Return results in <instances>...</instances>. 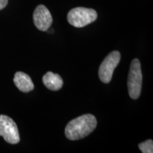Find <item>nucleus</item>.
I'll use <instances>...</instances> for the list:
<instances>
[{"label": "nucleus", "mask_w": 153, "mask_h": 153, "mask_svg": "<svg viewBox=\"0 0 153 153\" xmlns=\"http://www.w3.org/2000/svg\"><path fill=\"white\" fill-rule=\"evenodd\" d=\"M138 148L143 153L153 152V141L152 140H148L145 142L140 143Z\"/></svg>", "instance_id": "obj_9"}, {"label": "nucleus", "mask_w": 153, "mask_h": 153, "mask_svg": "<svg viewBox=\"0 0 153 153\" xmlns=\"http://www.w3.org/2000/svg\"><path fill=\"white\" fill-rule=\"evenodd\" d=\"M14 82L19 90L27 93L34 89V85L31 79L27 74L23 72H16L14 78Z\"/></svg>", "instance_id": "obj_7"}, {"label": "nucleus", "mask_w": 153, "mask_h": 153, "mask_svg": "<svg viewBox=\"0 0 153 153\" xmlns=\"http://www.w3.org/2000/svg\"><path fill=\"white\" fill-rule=\"evenodd\" d=\"M97 19V13L92 9L76 7L69 11L68 21L72 26L82 28L94 22Z\"/></svg>", "instance_id": "obj_3"}, {"label": "nucleus", "mask_w": 153, "mask_h": 153, "mask_svg": "<svg viewBox=\"0 0 153 153\" xmlns=\"http://www.w3.org/2000/svg\"><path fill=\"white\" fill-rule=\"evenodd\" d=\"M43 82L48 89L52 91H57L62 88L63 80L58 74L48 72L43 76Z\"/></svg>", "instance_id": "obj_8"}, {"label": "nucleus", "mask_w": 153, "mask_h": 153, "mask_svg": "<svg viewBox=\"0 0 153 153\" xmlns=\"http://www.w3.org/2000/svg\"><path fill=\"white\" fill-rule=\"evenodd\" d=\"M8 4V0H0V10L4 9Z\"/></svg>", "instance_id": "obj_10"}, {"label": "nucleus", "mask_w": 153, "mask_h": 153, "mask_svg": "<svg viewBox=\"0 0 153 153\" xmlns=\"http://www.w3.org/2000/svg\"><path fill=\"white\" fill-rule=\"evenodd\" d=\"M97 118L91 114H85L70 120L66 126L65 134L70 140H77L88 136L94 131Z\"/></svg>", "instance_id": "obj_1"}, {"label": "nucleus", "mask_w": 153, "mask_h": 153, "mask_svg": "<svg viewBox=\"0 0 153 153\" xmlns=\"http://www.w3.org/2000/svg\"><path fill=\"white\" fill-rule=\"evenodd\" d=\"M120 60V53L117 51L110 53L101 64L99 69V79L105 84H108L112 79L114 70Z\"/></svg>", "instance_id": "obj_4"}, {"label": "nucleus", "mask_w": 153, "mask_h": 153, "mask_svg": "<svg viewBox=\"0 0 153 153\" xmlns=\"http://www.w3.org/2000/svg\"><path fill=\"white\" fill-rule=\"evenodd\" d=\"M33 18L36 27L41 31H46L53 24V17L44 5H38L36 7Z\"/></svg>", "instance_id": "obj_6"}, {"label": "nucleus", "mask_w": 153, "mask_h": 153, "mask_svg": "<svg viewBox=\"0 0 153 153\" xmlns=\"http://www.w3.org/2000/svg\"><path fill=\"white\" fill-rule=\"evenodd\" d=\"M0 136H2L6 142L9 144L15 145L20 141L16 123L5 115H0Z\"/></svg>", "instance_id": "obj_5"}, {"label": "nucleus", "mask_w": 153, "mask_h": 153, "mask_svg": "<svg viewBox=\"0 0 153 153\" xmlns=\"http://www.w3.org/2000/svg\"><path fill=\"white\" fill-rule=\"evenodd\" d=\"M127 85L131 98L138 99L140 96L143 85V74L138 59H134L131 62Z\"/></svg>", "instance_id": "obj_2"}]
</instances>
